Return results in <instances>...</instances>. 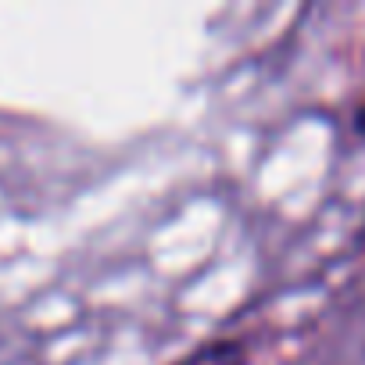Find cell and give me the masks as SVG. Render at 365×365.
<instances>
[{
  "instance_id": "obj_1",
  "label": "cell",
  "mask_w": 365,
  "mask_h": 365,
  "mask_svg": "<svg viewBox=\"0 0 365 365\" xmlns=\"http://www.w3.org/2000/svg\"><path fill=\"white\" fill-rule=\"evenodd\" d=\"M358 129H361V133H365V108H361V111H358Z\"/></svg>"
}]
</instances>
